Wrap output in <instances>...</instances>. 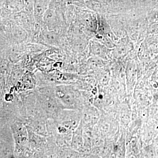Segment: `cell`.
Instances as JSON below:
<instances>
[{"label": "cell", "mask_w": 158, "mask_h": 158, "mask_svg": "<svg viewBox=\"0 0 158 158\" xmlns=\"http://www.w3.org/2000/svg\"><path fill=\"white\" fill-rule=\"evenodd\" d=\"M11 129L15 143V152H23L27 148L29 143L27 128L22 123L16 122L11 126Z\"/></svg>", "instance_id": "obj_1"}, {"label": "cell", "mask_w": 158, "mask_h": 158, "mask_svg": "<svg viewBox=\"0 0 158 158\" xmlns=\"http://www.w3.org/2000/svg\"><path fill=\"white\" fill-rule=\"evenodd\" d=\"M55 96H52V94L45 92L40 95L39 99L40 102L46 114L52 118L59 116V114L60 105L58 104L59 102L57 101V99Z\"/></svg>", "instance_id": "obj_2"}, {"label": "cell", "mask_w": 158, "mask_h": 158, "mask_svg": "<svg viewBox=\"0 0 158 158\" xmlns=\"http://www.w3.org/2000/svg\"><path fill=\"white\" fill-rule=\"evenodd\" d=\"M31 128L33 132L41 136L47 135V130L44 122L42 119H35L32 122L31 125Z\"/></svg>", "instance_id": "obj_3"}, {"label": "cell", "mask_w": 158, "mask_h": 158, "mask_svg": "<svg viewBox=\"0 0 158 158\" xmlns=\"http://www.w3.org/2000/svg\"><path fill=\"white\" fill-rule=\"evenodd\" d=\"M42 39L47 44H55L57 42L58 35L55 31H44L42 32Z\"/></svg>", "instance_id": "obj_4"}]
</instances>
